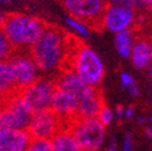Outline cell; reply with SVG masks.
I'll return each mask as SVG.
<instances>
[{
	"instance_id": "obj_14",
	"label": "cell",
	"mask_w": 152,
	"mask_h": 151,
	"mask_svg": "<svg viewBox=\"0 0 152 151\" xmlns=\"http://www.w3.org/2000/svg\"><path fill=\"white\" fill-rule=\"evenodd\" d=\"M130 62L135 69L146 70L152 64V45L150 40L138 39L130 53Z\"/></svg>"
},
{
	"instance_id": "obj_3",
	"label": "cell",
	"mask_w": 152,
	"mask_h": 151,
	"mask_svg": "<svg viewBox=\"0 0 152 151\" xmlns=\"http://www.w3.org/2000/svg\"><path fill=\"white\" fill-rule=\"evenodd\" d=\"M46 26L39 17L27 13H10L6 16L3 33L15 52H29Z\"/></svg>"
},
{
	"instance_id": "obj_9",
	"label": "cell",
	"mask_w": 152,
	"mask_h": 151,
	"mask_svg": "<svg viewBox=\"0 0 152 151\" xmlns=\"http://www.w3.org/2000/svg\"><path fill=\"white\" fill-rule=\"evenodd\" d=\"M69 16L85 21L89 26L98 27L105 10V0H61Z\"/></svg>"
},
{
	"instance_id": "obj_21",
	"label": "cell",
	"mask_w": 152,
	"mask_h": 151,
	"mask_svg": "<svg viewBox=\"0 0 152 151\" xmlns=\"http://www.w3.org/2000/svg\"><path fill=\"white\" fill-rule=\"evenodd\" d=\"M97 119L104 127H107L113 122V119H115V111H113L109 105H106L104 103L103 106L100 108L99 112H98Z\"/></svg>"
},
{
	"instance_id": "obj_18",
	"label": "cell",
	"mask_w": 152,
	"mask_h": 151,
	"mask_svg": "<svg viewBox=\"0 0 152 151\" xmlns=\"http://www.w3.org/2000/svg\"><path fill=\"white\" fill-rule=\"evenodd\" d=\"M64 23L69 28V30L79 37L88 39L91 36V26L85 21H81L79 18H75L71 16H66L64 18Z\"/></svg>"
},
{
	"instance_id": "obj_25",
	"label": "cell",
	"mask_w": 152,
	"mask_h": 151,
	"mask_svg": "<svg viewBox=\"0 0 152 151\" xmlns=\"http://www.w3.org/2000/svg\"><path fill=\"white\" fill-rule=\"evenodd\" d=\"M107 6L116 7H133V0H105ZM134 9V7H133Z\"/></svg>"
},
{
	"instance_id": "obj_15",
	"label": "cell",
	"mask_w": 152,
	"mask_h": 151,
	"mask_svg": "<svg viewBox=\"0 0 152 151\" xmlns=\"http://www.w3.org/2000/svg\"><path fill=\"white\" fill-rule=\"evenodd\" d=\"M104 104L103 96L98 88H92L86 96L79 100V117H97L100 108Z\"/></svg>"
},
{
	"instance_id": "obj_37",
	"label": "cell",
	"mask_w": 152,
	"mask_h": 151,
	"mask_svg": "<svg viewBox=\"0 0 152 151\" xmlns=\"http://www.w3.org/2000/svg\"><path fill=\"white\" fill-rule=\"evenodd\" d=\"M12 1V0H0V3L1 4H10Z\"/></svg>"
},
{
	"instance_id": "obj_11",
	"label": "cell",
	"mask_w": 152,
	"mask_h": 151,
	"mask_svg": "<svg viewBox=\"0 0 152 151\" xmlns=\"http://www.w3.org/2000/svg\"><path fill=\"white\" fill-rule=\"evenodd\" d=\"M51 110L65 125H68L75 117H77L79 100L74 94L57 88L51 103Z\"/></svg>"
},
{
	"instance_id": "obj_1",
	"label": "cell",
	"mask_w": 152,
	"mask_h": 151,
	"mask_svg": "<svg viewBox=\"0 0 152 151\" xmlns=\"http://www.w3.org/2000/svg\"><path fill=\"white\" fill-rule=\"evenodd\" d=\"M70 47V37L59 28L46 26L29 53L41 73H52L64 68Z\"/></svg>"
},
{
	"instance_id": "obj_39",
	"label": "cell",
	"mask_w": 152,
	"mask_h": 151,
	"mask_svg": "<svg viewBox=\"0 0 152 151\" xmlns=\"http://www.w3.org/2000/svg\"><path fill=\"white\" fill-rule=\"evenodd\" d=\"M151 104H152V98H151Z\"/></svg>"
},
{
	"instance_id": "obj_28",
	"label": "cell",
	"mask_w": 152,
	"mask_h": 151,
	"mask_svg": "<svg viewBox=\"0 0 152 151\" xmlns=\"http://www.w3.org/2000/svg\"><path fill=\"white\" fill-rule=\"evenodd\" d=\"M104 151H118V145H117V141L115 138H111L105 147Z\"/></svg>"
},
{
	"instance_id": "obj_38",
	"label": "cell",
	"mask_w": 152,
	"mask_h": 151,
	"mask_svg": "<svg viewBox=\"0 0 152 151\" xmlns=\"http://www.w3.org/2000/svg\"><path fill=\"white\" fill-rule=\"evenodd\" d=\"M147 122H148V125H151V126H152V114L147 117Z\"/></svg>"
},
{
	"instance_id": "obj_27",
	"label": "cell",
	"mask_w": 152,
	"mask_h": 151,
	"mask_svg": "<svg viewBox=\"0 0 152 151\" xmlns=\"http://www.w3.org/2000/svg\"><path fill=\"white\" fill-rule=\"evenodd\" d=\"M10 94H12L10 91H7L6 88H5V86L1 84V82H0V104H1L9 96H10Z\"/></svg>"
},
{
	"instance_id": "obj_29",
	"label": "cell",
	"mask_w": 152,
	"mask_h": 151,
	"mask_svg": "<svg viewBox=\"0 0 152 151\" xmlns=\"http://www.w3.org/2000/svg\"><path fill=\"white\" fill-rule=\"evenodd\" d=\"M134 112H135V110L133 106H126L124 108V119H127V120L133 119L134 117Z\"/></svg>"
},
{
	"instance_id": "obj_4",
	"label": "cell",
	"mask_w": 152,
	"mask_h": 151,
	"mask_svg": "<svg viewBox=\"0 0 152 151\" xmlns=\"http://www.w3.org/2000/svg\"><path fill=\"white\" fill-rule=\"evenodd\" d=\"M66 127L77 140L83 151H98L106 138V127L97 117H75Z\"/></svg>"
},
{
	"instance_id": "obj_34",
	"label": "cell",
	"mask_w": 152,
	"mask_h": 151,
	"mask_svg": "<svg viewBox=\"0 0 152 151\" xmlns=\"http://www.w3.org/2000/svg\"><path fill=\"white\" fill-rule=\"evenodd\" d=\"M6 16L7 15H4V13L0 12V30H3L4 23H5V20H6Z\"/></svg>"
},
{
	"instance_id": "obj_32",
	"label": "cell",
	"mask_w": 152,
	"mask_h": 151,
	"mask_svg": "<svg viewBox=\"0 0 152 151\" xmlns=\"http://www.w3.org/2000/svg\"><path fill=\"white\" fill-rule=\"evenodd\" d=\"M145 136H146L150 140H152V126H151V125H147V126L145 127Z\"/></svg>"
},
{
	"instance_id": "obj_24",
	"label": "cell",
	"mask_w": 152,
	"mask_h": 151,
	"mask_svg": "<svg viewBox=\"0 0 152 151\" xmlns=\"http://www.w3.org/2000/svg\"><path fill=\"white\" fill-rule=\"evenodd\" d=\"M120 82H121L122 88L127 89L130 85H133L135 82V80H134V78H133L132 74H129L127 71H121V74H120Z\"/></svg>"
},
{
	"instance_id": "obj_17",
	"label": "cell",
	"mask_w": 152,
	"mask_h": 151,
	"mask_svg": "<svg viewBox=\"0 0 152 151\" xmlns=\"http://www.w3.org/2000/svg\"><path fill=\"white\" fill-rule=\"evenodd\" d=\"M137 39L135 35L132 30H126V32H121L118 34H115L113 36V45L117 51V53L123 58H129L130 53L133 50Z\"/></svg>"
},
{
	"instance_id": "obj_13",
	"label": "cell",
	"mask_w": 152,
	"mask_h": 151,
	"mask_svg": "<svg viewBox=\"0 0 152 151\" xmlns=\"http://www.w3.org/2000/svg\"><path fill=\"white\" fill-rule=\"evenodd\" d=\"M30 140L27 129L0 128V151H26Z\"/></svg>"
},
{
	"instance_id": "obj_8",
	"label": "cell",
	"mask_w": 152,
	"mask_h": 151,
	"mask_svg": "<svg viewBox=\"0 0 152 151\" xmlns=\"http://www.w3.org/2000/svg\"><path fill=\"white\" fill-rule=\"evenodd\" d=\"M138 11L133 7L106 6L98 24V28L110 33L118 34L121 32L132 30L137 24Z\"/></svg>"
},
{
	"instance_id": "obj_30",
	"label": "cell",
	"mask_w": 152,
	"mask_h": 151,
	"mask_svg": "<svg viewBox=\"0 0 152 151\" xmlns=\"http://www.w3.org/2000/svg\"><path fill=\"white\" fill-rule=\"evenodd\" d=\"M115 119H117V120L124 119V106L118 105V106L115 109Z\"/></svg>"
},
{
	"instance_id": "obj_16",
	"label": "cell",
	"mask_w": 152,
	"mask_h": 151,
	"mask_svg": "<svg viewBox=\"0 0 152 151\" xmlns=\"http://www.w3.org/2000/svg\"><path fill=\"white\" fill-rule=\"evenodd\" d=\"M53 151H83L66 125L51 138Z\"/></svg>"
},
{
	"instance_id": "obj_31",
	"label": "cell",
	"mask_w": 152,
	"mask_h": 151,
	"mask_svg": "<svg viewBox=\"0 0 152 151\" xmlns=\"http://www.w3.org/2000/svg\"><path fill=\"white\" fill-rule=\"evenodd\" d=\"M133 7H134L137 11L139 10H146V5L144 0H133Z\"/></svg>"
},
{
	"instance_id": "obj_19",
	"label": "cell",
	"mask_w": 152,
	"mask_h": 151,
	"mask_svg": "<svg viewBox=\"0 0 152 151\" xmlns=\"http://www.w3.org/2000/svg\"><path fill=\"white\" fill-rule=\"evenodd\" d=\"M0 82H1L7 91L11 93H17L12 88V78H11V69L7 61L0 62Z\"/></svg>"
},
{
	"instance_id": "obj_40",
	"label": "cell",
	"mask_w": 152,
	"mask_h": 151,
	"mask_svg": "<svg viewBox=\"0 0 152 151\" xmlns=\"http://www.w3.org/2000/svg\"><path fill=\"white\" fill-rule=\"evenodd\" d=\"M150 41H151V45H152V40H150Z\"/></svg>"
},
{
	"instance_id": "obj_23",
	"label": "cell",
	"mask_w": 152,
	"mask_h": 151,
	"mask_svg": "<svg viewBox=\"0 0 152 151\" xmlns=\"http://www.w3.org/2000/svg\"><path fill=\"white\" fill-rule=\"evenodd\" d=\"M121 151H135L134 149V138L130 133L124 134L123 140H122V146Z\"/></svg>"
},
{
	"instance_id": "obj_20",
	"label": "cell",
	"mask_w": 152,
	"mask_h": 151,
	"mask_svg": "<svg viewBox=\"0 0 152 151\" xmlns=\"http://www.w3.org/2000/svg\"><path fill=\"white\" fill-rule=\"evenodd\" d=\"M26 151H53L51 139H35L31 138Z\"/></svg>"
},
{
	"instance_id": "obj_7",
	"label": "cell",
	"mask_w": 152,
	"mask_h": 151,
	"mask_svg": "<svg viewBox=\"0 0 152 151\" xmlns=\"http://www.w3.org/2000/svg\"><path fill=\"white\" fill-rule=\"evenodd\" d=\"M57 91L56 81L47 78H39L35 82L18 92L31 112L51 108L53 96Z\"/></svg>"
},
{
	"instance_id": "obj_36",
	"label": "cell",
	"mask_w": 152,
	"mask_h": 151,
	"mask_svg": "<svg viewBox=\"0 0 152 151\" xmlns=\"http://www.w3.org/2000/svg\"><path fill=\"white\" fill-rule=\"evenodd\" d=\"M146 73H147V76H148L150 81H152V64L146 69Z\"/></svg>"
},
{
	"instance_id": "obj_10",
	"label": "cell",
	"mask_w": 152,
	"mask_h": 151,
	"mask_svg": "<svg viewBox=\"0 0 152 151\" xmlns=\"http://www.w3.org/2000/svg\"><path fill=\"white\" fill-rule=\"evenodd\" d=\"M65 123L50 109L33 112L27 127L28 133L35 139H51Z\"/></svg>"
},
{
	"instance_id": "obj_22",
	"label": "cell",
	"mask_w": 152,
	"mask_h": 151,
	"mask_svg": "<svg viewBox=\"0 0 152 151\" xmlns=\"http://www.w3.org/2000/svg\"><path fill=\"white\" fill-rule=\"evenodd\" d=\"M13 52L15 51L11 47L9 40L6 39L5 34L3 33V30H0V62L7 61Z\"/></svg>"
},
{
	"instance_id": "obj_33",
	"label": "cell",
	"mask_w": 152,
	"mask_h": 151,
	"mask_svg": "<svg viewBox=\"0 0 152 151\" xmlns=\"http://www.w3.org/2000/svg\"><path fill=\"white\" fill-rule=\"evenodd\" d=\"M146 122H147V117H145L144 115H139V116L137 117V123H138V125L142 126V125H146Z\"/></svg>"
},
{
	"instance_id": "obj_12",
	"label": "cell",
	"mask_w": 152,
	"mask_h": 151,
	"mask_svg": "<svg viewBox=\"0 0 152 151\" xmlns=\"http://www.w3.org/2000/svg\"><path fill=\"white\" fill-rule=\"evenodd\" d=\"M56 81V86L58 89L69 92L71 94L77 98V100H80L83 96L94 87H91L88 85H86L77 75H76L71 69L69 68H63L59 70V74L57 75V78L54 79Z\"/></svg>"
},
{
	"instance_id": "obj_5",
	"label": "cell",
	"mask_w": 152,
	"mask_h": 151,
	"mask_svg": "<svg viewBox=\"0 0 152 151\" xmlns=\"http://www.w3.org/2000/svg\"><path fill=\"white\" fill-rule=\"evenodd\" d=\"M33 112L18 93H12L0 104V128L27 129Z\"/></svg>"
},
{
	"instance_id": "obj_6",
	"label": "cell",
	"mask_w": 152,
	"mask_h": 151,
	"mask_svg": "<svg viewBox=\"0 0 152 151\" xmlns=\"http://www.w3.org/2000/svg\"><path fill=\"white\" fill-rule=\"evenodd\" d=\"M7 62L11 69L12 88L15 92H21L39 79L40 70L29 52H13Z\"/></svg>"
},
{
	"instance_id": "obj_2",
	"label": "cell",
	"mask_w": 152,
	"mask_h": 151,
	"mask_svg": "<svg viewBox=\"0 0 152 151\" xmlns=\"http://www.w3.org/2000/svg\"><path fill=\"white\" fill-rule=\"evenodd\" d=\"M64 68L71 69L88 86L98 88L105 76L100 56L88 45L70 37V47Z\"/></svg>"
},
{
	"instance_id": "obj_26",
	"label": "cell",
	"mask_w": 152,
	"mask_h": 151,
	"mask_svg": "<svg viewBox=\"0 0 152 151\" xmlns=\"http://www.w3.org/2000/svg\"><path fill=\"white\" fill-rule=\"evenodd\" d=\"M127 91H128V93H129V96L133 97V98H137V97L140 96V87L138 86L137 82H134L133 85H130V86L127 88Z\"/></svg>"
},
{
	"instance_id": "obj_35",
	"label": "cell",
	"mask_w": 152,
	"mask_h": 151,
	"mask_svg": "<svg viewBox=\"0 0 152 151\" xmlns=\"http://www.w3.org/2000/svg\"><path fill=\"white\" fill-rule=\"evenodd\" d=\"M145 5H146V10L152 11V0H144Z\"/></svg>"
}]
</instances>
